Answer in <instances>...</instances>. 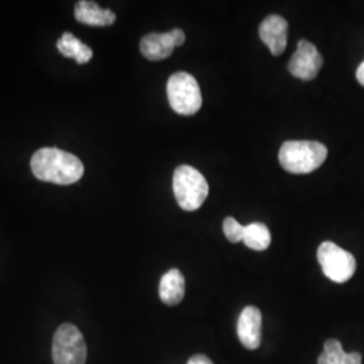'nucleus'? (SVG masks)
<instances>
[{
    "instance_id": "nucleus-1",
    "label": "nucleus",
    "mask_w": 364,
    "mask_h": 364,
    "mask_svg": "<svg viewBox=\"0 0 364 364\" xmlns=\"http://www.w3.org/2000/svg\"><path fill=\"white\" fill-rule=\"evenodd\" d=\"M31 170L39 181L58 185L77 182L84 174V165L77 156L55 147H43L31 156Z\"/></svg>"
},
{
    "instance_id": "nucleus-2",
    "label": "nucleus",
    "mask_w": 364,
    "mask_h": 364,
    "mask_svg": "<svg viewBox=\"0 0 364 364\" xmlns=\"http://www.w3.org/2000/svg\"><path fill=\"white\" fill-rule=\"evenodd\" d=\"M328 156V149L316 141H287L279 149V164L293 174H308L318 169Z\"/></svg>"
},
{
    "instance_id": "nucleus-3",
    "label": "nucleus",
    "mask_w": 364,
    "mask_h": 364,
    "mask_svg": "<svg viewBox=\"0 0 364 364\" xmlns=\"http://www.w3.org/2000/svg\"><path fill=\"white\" fill-rule=\"evenodd\" d=\"M173 192L180 208L193 212L204 204L209 193L207 178L198 170L181 165L173 174Z\"/></svg>"
},
{
    "instance_id": "nucleus-4",
    "label": "nucleus",
    "mask_w": 364,
    "mask_h": 364,
    "mask_svg": "<svg viewBox=\"0 0 364 364\" xmlns=\"http://www.w3.org/2000/svg\"><path fill=\"white\" fill-rule=\"evenodd\" d=\"M166 92L171 109L178 115H195L203 105L200 85L191 73L177 72L171 75L168 81Z\"/></svg>"
},
{
    "instance_id": "nucleus-5",
    "label": "nucleus",
    "mask_w": 364,
    "mask_h": 364,
    "mask_svg": "<svg viewBox=\"0 0 364 364\" xmlns=\"http://www.w3.org/2000/svg\"><path fill=\"white\" fill-rule=\"evenodd\" d=\"M54 364H85L87 344L84 336L73 324H63L53 338Z\"/></svg>"
},
{
    "instance_id": "nucleus-6",
    "label": "nucleus",
    "mask_w": 364,
    "mask_h": 364,
    "mask_svg": "<svg viewBox=\"0 0 364 364\" xmlns=\"http://www.w3.org/2000/svg\"><path fill=\"white\" fill-rule=\"evenodd\" d=\"M317 259L326 278L336 284L350 281L356 272V260L351 252L333 242H324L317 250Z\"/></svg>"
},
{
    "instance_id": "nucleus-7",
    "label": "nucleus",
    "mask_w": 364,
    "mask_h": 364,
    "mask_svg": "<svg viewBox=\"0 0 364 364\" xmlns=\"http://www.w3.org/2000/svg\"><path fill=\"white\" fill-rule=\"evenodd\" d=\"M324 65V58L312 42L301 39L297 50L289 61V72L293 77L311 81L318 75Z\"/></svg>"
},
{
    "instance_id": "nucleus-8",
    "label": "nucleus",
    "mask_w": 364,
    "mask_h": 364,
    "mask_svg": "<svg viewBox=\"0 0 364 364\" xmlns=\"http://www.w3.org/2000/svg\"><path fill=\"white\" fill-rule=\"evenodd\" d=\"M185 42V33L181 28H173L169 33H151L141 41V52L150 61H161L171 55L176 48Z\"/></svg>"
},
{
    "instance_id": "nucleus-9",
    "label": "nucleus",
    "mask_w": 364,
    "mask_h": 364,
    "mask_svg": "<svg viewBox=\"0 0 364 364\" xmlns=\"http://www.w3.org/2000/svg\"><path fill=\"white\" fill-rule=\"evenodd\" d=\"M287 22L279 15H269L260 23L259 37L273 55H281L287 46Z\"/></svg>"
},
{
    "instance_id": "nucleus-10",
    "label": "nucleus",
    "mask_w": 364,
    "mask_h": 364,
    "mask_svg": "<svg viewBox=\"0 0 364 364\" xmlns=\"http://www.w3.org/2000/svg\"><path fill=\"white\" fill-rule=\"evenodd\" d=\"M237 338L247 350H257L262 340V313L255 306H246L237 320Z\"/></svg>"
},
{
    "instance_id": "nucleus-11",
    "label": "nucleus",
    "mask_w": 364,
    "mask_h": 364,
    "mask_svg": "<svg viewBox=\"0 0 364 364\" xmlns=\"http://www.w3.org/2000/svg\"><path fill=\"white\" fill-rule=\"evenodd\" d=\"M75 16L78 22L90 26H111L117 21V15L108 9H102L93 1L81 0L76 4Z\"/></svg>"
},
{
    "instance_id": "nucleus-12",
    "label": "nucleus",
    "mask_w": 364,
    "mask_h": 364,
    "mask_svg": "<svg viewBox=\"0 0 364 364\" xmlns=\"http://www.w3.org/2000/svg\"><path fill=\"white\" fill-rule=\"evenodd\" d=\"M185 296V278L178 269H171L164 274L159 282V299L169 305L176 306Z\"/></svg>"
},
{
    "instance_id": "nucleus-13",
    "label": "nucleus",
    "mask_w": 364,
    "mask_h": 364,
    "mask_svg": "<svg viewBox=\"0 0 364 364\" xmlns=\"http://www.w3.org/2000/svg\"><path fill=\"white\" fill-rule=\"evenodd\" d=\"M57 49L68 58L76 60L77 64H87L93 55L91 48L82 43L73 34L65 33L57 42Z\"/></svg>"
},
{
    "instance_id": "nucleus-14",
    "label": "nucleus",
    "mask_w": 364,
    "mask_h": 364,
    "mask_svg": "<svg viewBox=\"0 0 364 364\" xmlns=\"http://www.w3.org/2000/svg\"><path fill=\"white\" fill-rule=\"evenodd\" d=\"M318 364H362V355L359 352L343 351L341 343L331 338L324 344V352L318 358Z\"/></svg>"
},
{
    "instance_id": "nucleus-15",
    "label": "nucleus",
    "mask_w": 364,
    "mask_h": 364,
    "mask_svg": "<svg viewBox=\"0 0 364 364\" xmlns=\"http://www.w3.org/2000/svg\"><path fill=\"white\" fill-rule=\"evenodd\" d=\"M243 243L251 250L264 251L272 243V234L266 224L263 223H251L246 225Z\"/></svg>"
},
{
    "instance_id": "nucleus-16",
    "label": "nucleus",
    "mask_w": 364,
    "mask_h": 364,
    "mask_svg": "<svg viewBox=\"0 0 364 364\" xmlns=\"http://www.w3.org/2000/svg\"><path fill=\"white\" fill-rule=\"evenodd\" d=\"M245 230L246 225H242L239 221L234 218H227L223 223V231L225 237L231 242V243H239L243 242V236H245Z\"/></svg>"
},
{
    "instance_id": "nucleus-17",
    "label": "nucleus",
    "mask_w": 364,
    "mask_h": 364,
    "mask_svg": "<svg viewBox=\"0 0 364 364\" xmlns=\"http://www.w3.org/2000/svg\"><path fill=\"white\" fill-rule=\"evenodd\" d=\"M188 364H213L212 363V360L209 359L208 356H205V355H201V353H197V355H193L191 359H189V362Z\"/></svg>"
},
{
    "instance_id": "nucleus-18",
    "label": "nucleus",
    "mask_w": 364,
    "mask_h": 364,
    "mask_svg": "<svg viewBox=\"0 0 364 364\" xmlns=\"http://www.w3.org/2000/svg\"><path fill=\"white\" fill-rule=\"evenodd\" d=\"M356 78H358V81L364 87V61L359 65L358 70H356Z\"/></svg>"
}]
</instances>
